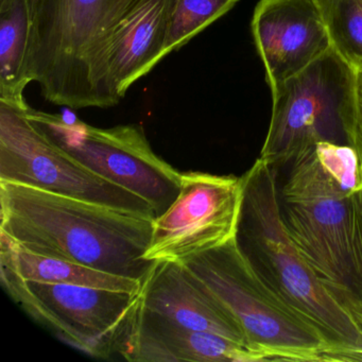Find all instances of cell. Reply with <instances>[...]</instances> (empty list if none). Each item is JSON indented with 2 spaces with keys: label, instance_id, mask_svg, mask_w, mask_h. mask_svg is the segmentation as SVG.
<instances>
[{
  "label": "cell",
  "instance_id": "cell-1",
  "mask_svg": "<svg viewBox=\"0 0 362 362\" xmlns=\"http://www.w3.org/2000/svg\"><path fill=\"white\" fill-rule=\"evenodd\" d=\"M279 185L288 234L315 275L362 330V168L354 148H307Z\"/></svg>",
  "mask_w": 362,
  "mask_h": 362
},
{
  "label": "cell",
  "instance_id": "cell-2",
  "mask_svg": "<svg viewBox=\"0 0 362 362\" xmlns=\"http://www.w3.org/2000/svg\"><path fill=\"white\" fill-rule=\"evenodd\" d=\"M0 234L33 253L143 281L154 219L13 182L0 181Z\"/></svg>",
  "mask_w": 362,
  "mask_h": 362
},
{
  "label": "cell",
  "instance_id": "cell-3",
  "mask_svg": "<svg viewBox=\"0 0 362 362\" xmlns=\"http://www.w3.org/2000/svg\"><path fill=\"white\" fill-rule=\"evenodd\" d=\"M136 0H33L29 75L56 105L120 103L107 73L112 33Z\"/></svg>",
  "mask_w": 362,
  "mask_h": 362
},
{
  "label": "cell",
  "instance_id": "cell-4",
  "mask_svg": "<svg viewBox=\"0 0 362 362\" xmlns=\"http://www.w3.org/2000/svg\"><path fill=\"white\" fill-rule=\"evenodd\" d=\"M241 177L236 243L287 304L319 328L349 361L362 360L361 328L320 281L286 230L276 169L257 158Z\"/></svg>",
  "mask_w": 362,
  "mask_h": 362
},
{
  "label": "cell",
  "instance_id": "cell-5",
  "mask_svg": "<svg viewBox=\"0 0 362 362\" xmlns=\"http://www.w3.org/2000/svg\"><path fill=\"white\" fill-rule=\"evenodd\" d=\"M223 303L250 345L289 361H347L323 332L269 285L230 239L184 262Z\"/></svg>",
  "mask_w": 362,
  "mask_h": 362
},
{
  "label": "cell",
  "instance_id": "cell-6",
  "mask_svg": "<svg viewBox=\"0 0 362 362\" xmlns=\"http://www.w3.org/2000/svg\"><path fill=\"white\" fill-rule=\"evenodd\" d=\"M356 71L334 49L271 90L272 115L260 160L287 166L319 141L346 144L355 115Z\"/></svg>",
  "mask_w": 362,
  "mask_h": 362
},
{
  "label": "cell",
  "instance_id": "cell-7",
  "mask_svg": "<svg viewBox=\"0 0 362 362\" xmlns=\"http://www.w3.org/2000/svg\"><path fill=\"white\" fill-rule=\"evenodd\" d=\"M25 115L93 173L145 199L158 217L175 202L181 173L156 156L137 124L101 129L78 118L29 109Z\"/></svg>",
  "mask_w": 362,
  "mask_h": 362
},
{
  "label": "cell",
  "instance_id": "cell-8",
  "mask_svg": "<svg viewBox=\"0 0 362 362\" xmlns=\"http://www.w3.org/2000/svg\"><path fill=\"white\" fill-rule=\"evenodd\" d=\"M0 181L158 218L145 199L93 173L54 143L24 111L5 103H0Z\"/></svg>",
  "mask_w": 362,
  "mask_h": 362
},
{
  "label": "cell",
  "instance_id": "cell-9",
  "mask_svg": "<svg viewBox=\"0 0 362 362\" xmlns=\"http://www.w3.org/2000/svg\"><path fill=\"white\" fill-rule=\"evenodd\" d=\"M1 284L33 319L69 344L90 355L109 357L139 293L88 286L27 281L0 267Z\"/></svg>",
  "mask_w": 362,
  "mask_h": 362
},
{
  "label": "cell",
  "instance_id": "cell-10",
  "mask_svg": "<svg viewBox=\"0 0 362 362\" xmlns=\"http://www.w3.org/2000/svg\"><path fill=\"white\" fill-rule=\"evenodd\" d=\"M243 198L241 177L182 173L179 196L154 219L146 258L184 262L235 238Z\"/></svg>",
  "mask_w": 362,
  "mask_h": 362
},
{
  "label": "cell",
  "instance_id": "cell-11",
  "mask_svg": "<svg viewBox=\"0 0 362 362\" xmlns=\"http://www.w3.org/2000/svg\"><path fill=\"white\" fill-rule=\"evenodd\" d=\"M251 29L271 90L332 47L319 0H259Z\"/></svg>",
  "mask_w": 362,
  "mask_h": 362
},
{
  "label": "cell",
  "instance_id": "cell-12",
  "mask_svg": "<svg viewBox=\"0 0 362 362\" xmlns=\"http://www.w3.org/2000/svg\"><path fill=\"white\" fill-rule=\"evenodd\" d=\"M114 353L136 362H254L271 360L264 351L211 332L188 329L148 310L137 298L120 328Z\"/></svg>",
  "mask_w": 362,
  "mask_h": 362
},
{
  "label": "cell",
  "instance_id": "cell-13",
  "mask_svg": "<svg viewBox=\"0 0 362 362\" xmlns=\"http://www.w3.org/2000/svg\"><path fill=\"white\" fill-rule=\"evenodd\" d=\"M139 302L148 310L188 329L220 334L250 345L234 315L183 262H154L141 281Z\"/></svg>",
  "mask_w": 362,
  "mask_h": 362
},
{
  "label": "cell",
  "instance_id": "cell-14",
  "mask_svg": "<svg viewBox=\"0 0 362 362\" xmlns=\"http://www.w3.org/2000/svg\"><path fill=\"white\" fill-rule=\"evenodd\" d=\"M169 10L170 0H136L112 33L107 73L119 100L166 57Z\"/></svg>",
  "mask_w": 362,
  "mask_h": 362
},
{
  "label": "cell",
  "instance_id": "cell-15",
  "mask_svg": "<svg viewBox=\"0 0 362 362\" xmlns=\"http://www.w3.org/2000/svg\"><path fill=\"white\" fill-rule=\"evenodd\" d=\"M0 267L27 281L88 286L137 294L141 281L96 270L77 262L33 253L0 234Z\"/></svg>",
  "mask_w": 362,
  "mask_h": 362
},
{
  "label": "cell",
  "instance_id": "cell-16",
  "mask_svg": "<svg viewBox=\"0 0 362 362\" xmlns=\"http://www.w3.org/2000/svg\"><path fill=\"white\" fill-rule=\"evenodd\" d=\"M33 0H7L0 4V103L13 109H30L25 90L29 75Z\"/></svg>",
  "mask_w": 362,
  "mask_h": 362
},
{
  "label": "cell",
  "instance_id": "cell-17",
  "mask_svg": "<svg viewBox=\"0 0 362 362\" xmlns=\"http://www.w3.org/2000/svg\"><path fill=\"white\" fill-rule=\"evenodd\" d=\"M239 0H170L165 54L177 52L230 12Z\"/></svg>",
  "mask_w": 362,
  "mask_h": 362
},
{
  "label": "cell",
  "instance_id": "cell-18",
  "mask_svg": "<svg viewBox=\"0 0 362 362\" xmlns=\"http://www.w3.org/2000/svg\"><path fill=\"white\" fill-rule=\"evenodd\" d=\"M332 46L356 71H362V0H319Z\"/></svg>",
  "mask_w": 362,
  "mask_h": 362
},
{
  "label": "cell",
  "instance_id": "cell-19",
  "mask_svg": "<svg viewBox=\"0 0 362 362\" xmlns=\"http://www.w3.org/2000/svg\"><path fill=\"white\" fill-rule=\"evenodd\" d=\"M347 145L354 148L358 158H362V71H356L355 115Z\"/></svg>",
  "mask_w": 362,
  "mask_h": 362
},
{
  "label": "cell",
  "instance_id": "cell-20",
  "mask_svg": "<svg viewBox=\"0 0 362 362\" xmlns=\"http://www.w3.org/2000/svg\"><path fill=\"white\" fill-rule=\"evenodd\" d=\"M5 1H7V0H0V4L5 3Z\"/></svg>",
  "mask_w": 362,
  "mask_h": 362
}]
</instances>
